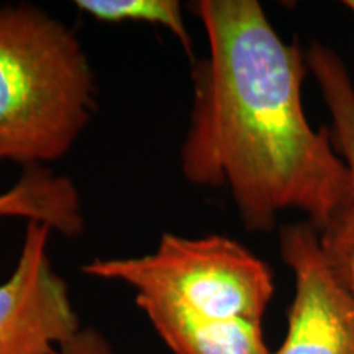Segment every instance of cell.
Returning a JSON list of instances; mask_svg holds the SVG:
<instances>
[{
	"label": "cell",
	"mask_w": 354,
	"mask_h": 354,
	"mask_svg": "<svg viewBox=\"0 0 354 354\" xmlns=\"http://www.w3.org/2000/svg\"><path fill=\"white\" fill-rule=\"evenodd\" d=\"M190 8L209 56L192 71L184 177L227 187L248 232H271L287 210L322 232L346 205L351 177L330 128L315 130L305 115L307 51L286 43L256 0H198Z\"/></svg>",
	"instance_id": "6da1fadb"
},
{
	"label": "cell",
	"mask_w": 354,
	"mask_h": 354,
	"mask_svg": "<svg viewBox=\"0 0 354 354\" xmlns=\"http://www.w3.org/2000/svg\"><path fill=\"white\" fill-rule=\"evenodd\" d=\"M94 110V73L77 35L38 7H0V162L57 161Z\"/></svg>",
	"instance_id": "7a4b0ae2"
},
{
	"label": "cell",
	"mask_w": 354,
	"mask_h": 354,
	"mask_svg": "<svg viewBox=\"0 0 354 354\" xmlns=\"http://www.w3.org/2000/svg\"><path fill=\"white\" fill-rule=\"evenodd\" d=\"M82 272L130 286L159 338L238 322L263 323L276 290L271 268L221 234L165 233L151 254L94 259Z\"/></svg>",
	"instance_id": "3957f363"
},
{
	"label": "cell",
	"mask_w": 354,
	"mask_h": 354,
	"mask_svg": "<svg viewBox=\"0 0 354 354\" xmlns=\"http://www.w3.org/2000/svg\"><path fill=\"white\" fill-rule=\"evenodd\" d=\"M53 230L28 221L19 259L0 284V354H55L81 330L50 256Z\"/></svg>",
	"instance_id": "277c9868"
},
{
	"label": "cell",
	"mask_w": 354,
	"mask_h": 354,
	"mask_svg": "<svg viewBox=\"0 0 354 354\" xmlns=\"http://www.w3.org/2000/svg\"><path fill=\"white\" fill-rule=\"evenodd\" d=\"M279 248L295 292L286 338L271 354H354V294L323 256L317 230L308 221L287 225Z\"/></svg>",
	"instance_id": "5b68a950"
},
{
	"label": "cell",
	"mask_w": 354,
	"mask_h": 354,
	"mask_svg": "<svg viewBox=\"0 0 354 354\" xmlns=\"http://www.w3.org/2000/svg\"><path fill=\"white\" fill-rule=\"evenodd\" d=\"M307 64L330 112L331 140L351 177L346 205L318 236L330 268L354 294V81L342 56L323 43L310 44Z\"/></svg>",
	"instance_id": "8992f818"
},
{
	"label": "cell",
	"mask_w": 354,
	"mask_h": 354,
	"mask_svg": "<svg viewBox=\"0 0 354 354\" xmlns=\"http://www.w3.org/2000/svg\"><path fill=\"white\" fill-rule=\"evenodd\" d=\"M7 216L39 221L64 236H76L84 230L76 185L44 166L25 167L15 185L0 194V218Z\"/></svg>",
	"instance_id": "52a82bcc"
},
{
	"label": "cell",
	"mask_w": 354,
	"mask_h": 354,
	"mask_svg": "<svg viewBox=\"0 0 354 354\" xmlns=\"http://www.w3.org/2000/svg\"><path fill=\"white\" fill-rule=\"evenodd\" d=\"M77 10L102 24H148L161 26L179 39L187 55L192 39L177 0H76Z\"/></svg>",
	"instance_id": "ba28073f"
},
{
	"label": "cell",
	"mask_w": 354,
	"mask_h": 354,
	"mask_svg": "<svg viewBox=\"0 0 354 354\" xmlns=\"http://www.w3.org/2000/svg\"><path fill=\"white\" fill-rule=\"evenodd\" d=\"M55 354H117L112 344L100 331L94 328H81L69 342L57 348Z\"/></svg>",
	"instance_id": "9c48e42d"
},
{
	"label": "cell",
	"mask_w": 354,
	"mask_h": 354,
	"mask_svg": "<svg viewBox=\"0 0 354 354\" xmlns=\"http://www.w3.org/2000/svg\"><path fill=\"white\" fill-rule=\"evenodd\" d=\"M343 6L346 7L349 12H353V13H354V0H344Z\"/></svg>",
	"instance_id": "30bf717a"
}]
</instances>
